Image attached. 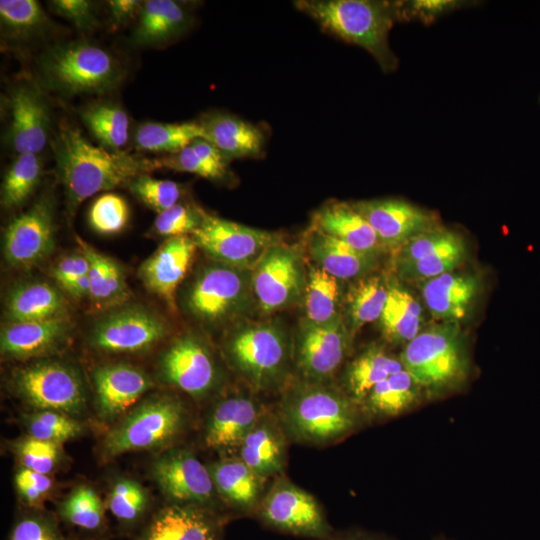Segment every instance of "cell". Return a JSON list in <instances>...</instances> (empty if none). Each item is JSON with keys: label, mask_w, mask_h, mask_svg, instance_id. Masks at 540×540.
<instances>
[{"label": "cell", "mask_w": 540, "mask_h": 540, "mask_svg": "<svg viewBox=\"0 0 540 540\" xmlns=\"http://www.w3.org/2000/svg\"><path fill=\"white\" fill-rule=\"evenodd\" d=\"M52 148L57 175L71 215L87 198L127 185L135 177L161 168L159 159L95 146L84 138L80 130L66 126L56 134Z\"/></svg>", "instance_id": "6da1fadb"}, {"label": "cell", "mask_w": 540, "mask_h": 540, "mask_svg": "<svg viewBox=\"0 0 540 540\" xmlns=\"http://www.w3.org/2000/svg\"><path fill=\"white\" fill-rule=\"evenodd\" d=\"M278 422L286 437L324 445L352 432L360 422L358 406L327 381L299 379L283 393Z\"/></svg>", "instance_id": "7a4b0ae2"}, {"label": "cell", "mask_w": 540, "mask_h": 540, "mask_svg": "<svg viewBox=\"0 0 540 540\" xmlns=\"http://www.w3.org/2000/svg\"><path fill=\"white\" fill-rule=\"evenodd\" d=\"M294 4L326 32L367 50L385 72L397 67L388 36L394 22L403 18L401 4L372 0H299Z\"/></svg>", "instance_id": "3957f363"}, {"label": "cell", "mask_w": 540, "mask_h": 540, "mask_svg": "<svg viewBox=\"0 0 540 540\" xmlns=\"http://www.w3.org/2000/svg\"><path fill=\"white\" fill-rule=\"evenodd\" d=\"M223 350L231 367L255 391L283 385L293 361V344L276 322L237 323L226 335Z\"/></svg>", "instance_id": "277c9868"}, {"label": "cell", "mask_w": 540, "mask_h": 540, "mask_svg": "<svg viewBox=\"0 0 540 540\" xmlns=\"http://www.w3.org/2000/svg\"><path fill=\"white\" fill-rule=\"evenodd\" d=\"M255 304L251 270L214 261L198 270L183 295L185 311L210 328L244 321Z\"/></svg>", "instance_id": "5b68a950"}, {"label": "cell", "mask_w": 540, "mask_h": 540, "mask_svg": "<svg viewBox=\"0 0 540 540\" xmlns=\"http://www.w3.org/2000/svg\"><path fill=\"white\" fill-rule=\"evenodd\" d=\"M39 66L44 85L65 95L104 93L123 77L111 53L84 40L50 47L41 55Z\"/></svg>", "instance_id": "8992f818"}, {"label": "cell", "mask_w": 540, "mask_h": 540, "mask_svg": "<svg viewBox=\"0 0 540 540\" xmlns=\"http://www.w3.org/2000/svg\"><path fill=\"white\" fill-rule=\"evenodd\" d=\"M400 360L421 388L438 390L466 373L468 358L458 323L441 322L408 342Z\"/></svg>", "instance_id": "52a82bcc"}, {"label": "cell", "mask_w": 540, "mask_h": 540, "mask_svg": "<svg viewBox=\"0 0 540 540\" xmlns=\"http://www.w3.org/2000/svg\"><path fill=\"white\" fill-rule=\"evenodd\" d=\"M185 420L181 401L169 395H156L133 408L105 436L103 454L107 458L126 452L165 446L180 432Z\"/></svg>", "instance_id": "ba28073f"}, {"label": "cell", "mask_w": 540, "mask_h": 540, "mask_svg": "<svg viewBox=\"0 0 540 540\" xmlns=\"http://www.w3.org/2000/svg\"><path fill=\"white\" fill-rule=\"evenodd\" d=\"M11 386L21 400L36 410L74 417L87 406V390L81 374L64 362L38 360L18 368L12 374Z\"/></svg>", "instance_id": "9c48e42d"}, {"label": "cell", "mask_w": 540, "mask_h": 540, "mask_svg": "<svg viewBox=\"0 0 540 540\" xmlns=\"http://www.w3.org/2000/svg\"><path fill=\"white\" fill-rule=\"evenodd\" d=\"M168 333V323L161 315L143 305L125 304L96 321L88 342L103 353H141L156 346Z\"/></svg>", "instance_id": "30bf717a"}, {"label": "cell", "mask_w": 540, "mask_h": 540, "mask_svg": "<svg viewBox=\"0 0 540 540\" xmlns=\"http://www.w3.org/2000/svg\"><path fill=\"white\" fill-rule=\"evenodd\" d=\"M191 237L212 261L251 271L272 246L282 241L277 233L207 213Z\"/></svg>", "instance_id": "8fae6325"}, {"label": "cell", "mask_w": 540, "mask_h": 540, "mask_svg": "<svg viewBox=\"0 0 540 540\" xmlns=\"http://www.w3.org/2000/svg\"><path fill=\"white\" fill-rule=\"evenodd\" d=\"M259 309L271 314L296 304L304 296L307 273L299 248L282 241L272 246L251 271Z\"/></svg>", "instance_id": "7c38bea8"}, {"label": "cell", "mask_w": 540, "mask_h": 540, "mask_svg": "<svg viewBox=\"0 0 540 540\" xmlns=\"http://www.w3.org/2000/svg\"><path fill=\"white\" fill-rule=\"evenodd\" d=\"M161 380L194 398L212 393L222 372L210 346L200 335L186 332L175 338L159 358Z\"/></svg>", "instance_id": "4fadbf2b"}, {"label": "cell", "mask_w": 540, "mask_h": 540, "mask_svg": "<svg viewBox=\"0 0 540 540\" xmlns=\"http://www.w3.org/2000/svg\"><path fill=\"white\" fill-rule=\"evenodd\" d=\"M351 331L341 314L325 323L300 324L293 344V361L301 379L327 381L348 354Z\"/></svg>", "instance_id": "5bb4252c"}, {"label": "cell", "mask_w": 540, "mask_h": 540, "mask_svg": "<svg viewBox=\"0 0 540 540\" xmlns=\"http://www.w3.org/2000/svg\"><path fill=\"white\" fill-rule=\"evenodd\" d=\"M54 247V203L50 196L41 197L5 229L3 256L11 268L31 270L45 261Z\"/></svg>", "instance_id": "9a60e30c"}, {"label": "cell", "mask_w": 540, "mask_h": 540, "mask_svg": "<svg viewBox=\"0 0 540 540\" xmlns=\"http://www.w3.org/2000/svg\"><path fill=\"white\" fill-rule=\"evenodd\" d=\"M269 527L298 536L327 539L331 526L316 499L287 480L276 481L259 506Z\"/></svg>", "instance_id": "2e32d148"}, {"label": "cell", "mask_w": 540, "mask_h": 540, "mask_svg": "<svg viewBox=\"0 0 540 540\" xmlns=\"http://www.w3.org/2000/svg\"><path fill=\"white\" fill-rule=\"evenodd\" d=\"M151 474L160 490L174 503L203 506L214 494L209 468L186 449L169 450L152 463Z\"/></svg>", "instance_id": "e0dca14e"}, {"label": "cell", "mask_w": 540, "mask_h": 540, "mask_svg": "<svg viewBox=\"0 0 540 540\" xmlns=\"http://www.w3.org/2000/svg\"><path fill=\"white\" fill-rule=\"evenodd\" d=\"M352 205L385 248H400L414 237L438 227L433 213L402 199L363 200Z\"/></svg>", "instance_id": "ac0fdd59"}, {"label": "cell", "mask_w": 540, "mask_h": 540, "mask_svg": "<svg viewBox=\"0 0 540 540\" xmlns=\"http://www.w3.org/2000/svg\"><path fill=\"white\" fill-rule=\"evenodd\" d=\"M197 245L191 236L167 238L138 269L144 287L176 311V293L185 278Z\"/></svg>", "instance_id": "d6986e66"}, {"label": "cell", "mask_w": 540, "mask_h": 540, "mask_svg": "<svg viewBox=\"0 0 540 540\" xmlns=\"http://www.w3.org/2000/svg\"><path fill=\"white\" fill-rule=\"evenodd\" d=\"M92 381L97 414L106 421L126 412L154 385L144 370L125 362L96 367Z\"/></svg>", "instance_id": "ffe728a7"}, {"label": "cell", "mask_w": 540, "mask_h": 540, "mask_svg": "<svg viewBox=\"0 0 540 540\" xmlns=\"http://www.w3.org/2000/svg\"><path fill=\"white\" fill-rule=\"evenodd\" d=\"M11 124L9 142L18 154H38L44 149L49 134V110L36 88L21 85L10 92Z\"/></svg>", "instance_id": "44dd1931"}, {"label": "cell", "mask_w": 540, "mask_h": 540, "mask_svg": "<svg viewBox=\"0 0 540 540\" xmlns=\"http://www.w3.org/2000/svg\"><path fill=\"white\" fill-rule=\"evenodd\" d=\"M68 318L6 323L1 330V355L6 359L40 358L58 351L68 341Z\"/></svg>", "instance_id": "7402d4cb"}, {"label": "cell", "mask_w": 540, "mask_h": 540, "mask_svg": "<svg viewBox=\"0 0 540 540\" xmlns=\"http://www.w3.org/2000/svg\"><path fill=\"white\" fill-rule=\"evenodd\" d=\"M262 417L261 404L250 394L234 393L219 400L206 420L204 442L208 448L239 446Z\"/></svg>", "instance_id": "603a6c76"}, {"label": "cell", "mask_w": 540, "mask_h": 540, "mask_svg": "<svg viewBox=\"0 0 540 540\" xmlns=\"http://www.w3.org/2000/svg\"><path fill=\"white\" fill-rule=\"evenodd\" d=\"M221 522L203 506L173 503L152 518L138 540H219Z\"/></svg>", "instance_id": "cb8c5ba5"}, {"label": "cell", "mask_w": 540, "mask_h": 540, "mask_svg": "<svg viewBox=\"0 0 540 540\" xmlns=\"http://www.w3.org/2000/svg\"><path fill=\"white\" fill-rule=\"evenodd\" d=\"M476 276L448 272L421 282L426 307L441 322L459 323L463 320L478 292Z\"/></svg>", "instance_id": "d4e9b609"}, {"label": "cell", "mask_w": 540, "mask_h": 540, "mask_svg": "<svg viewBox=\"0 0 540 540\" xmlns=\"http://www.w3.org/2000/svg\"><path fill=\"white\" fill-rule=\"evenodd\" d=\"M311 229L334 237L362 252L378 255L385 248L373 228L352 203H326L313 215Z\"/></svg>", "instance_id": "484cf974"}, {"label": "cell", "mask_w": 540, "mask_h": 540, "mask_svg": "<svg viewBox=\"0 0 540 540\" xmlns=\"http://www.w3.org/2000/svg\"><path fill=\"white\" fill-rule=\"evenodd\" d=\"M66 299L45 281H25L15 285L5 301L7 323L68 318Z\"/></svg>", "instance_id": "4316f807"}, {"label": "cell", "mask_w": 540, "mask_h": 540, "mask_svg": "<svg viewBox=\"0 0 540 540\" xmlns=\"http://www.w3.org/2000/svg\"><path fill=\"white\" fill-rule=\"evenodd\" d=\"M308 253L315 265L338 280L359 279L371 273L377 254L359 251L348 244L310 229Z\"/></svg>", "instance_id": "83f0119b"}, {"label": "cell", "mask_w": 540, "mask_h": 540, "mask_svg": "<svg viewBox=\"0 0 540 540\" xmlns=\"http://www.w3.org/2000/svg\"><path fill=\"white\" fill-rule=\"evenodd\" d=\"M286 435L279 422L262 415L239 447V458L262 480L282 471Z\"/></svg>", "instance_id": "f1b7e54d"}, {"label": "cell", "mask_w": 540, "mask_h": 540, "mask_svg": "<svg viewBox=\"0 0 540 540\" xmlns=\"http://www.w3.org/2000/svg\"><path fill=\"white\" fill-rule=\"evenodd\" d=\"M204 139L230 159L256 157L263 150L264 134L257 126L231 114L212 113L200 122Z\"/></svg>", "instance_id": "f546056e"}, {"label": "cell", "mask_w": 540, "mask_h": 540, "mask_svg": "<svg viewBox=\"0 0 540 540\" xmlns=\"http://www.w3.org/2000/svg\"><path fill=\"white\" fill-rule=\"evenodd\" d=\"M80 250L89 261L90 295L94 310L107 312L127 304L131 290L122 267L111 257L77 238Z\"/></svg>", "instance_id": "4dcf8cb0"}, {"label": "cell", "mask_w": 540, "mask_h": 540, "mask_svg": "<svg viewBox=\"0 0 540 540\" xmlns=\"http://www.w3.org/2000/svg\"><path fill=\"white\" fill-rule=\"evenodd\" d=\"M403 369L400 358L390 354L381 345H371L346 367L344 391L360 406L377 384Z\"/></svg>", "instance_id": "1f68e13d"}, {"label": "cell", "mask_w": 540, "mask_h": 540, "mask_svg": "<svg viewBox=\"0 0 540 540\" xmlns=\"http://www.w3.org/2000/svg\"><path fill=\"white\" fill-rule=\"evenodd\" d=\"M189 21L187 11L175 1H145L132 34V42L136 45L164 43L180 35Z\"/></svg>", "instance_id": "d6a6232c"}, {"label": "cell", "mask_w": 540, "mask_h": 540, "mask_svg": "<svg viewBox=\"0 0 540 540\" xmlns=\"http://www.w3.org/2000/svg\"><path fill=\"white\" fill-rule=\"evenodd\" d=\"M208 468L215 489L229 504L243 511L255 507L262 479L240 458L220 460Z\"/></svg>", "instance_id": "836d02e7"}, {"label": "cell", "mask_w": 540, "mask_h": 540, "mask_svg": "<svg viewBox=\"0 0 540 540\" xmlns=\"http://www.w3.org/2000/svg\"><path fill=\"white\" fill-rule=\"evenodd\" d=\"M379 322L388 341L407 344L422 331V306L407 289L390 284Z\"/></svg>", "instance_id": "e575fe53"}, {"label": "cell", "mask_w": 540, "mask_h": 540, "mask_svg": "<svg viewBox=\"0 0 540 540\" xmlns=\"http://www.w3.org/2000/svg\"><path fill=\"white\" fill-rule=\"evenodd\" d=\"M389 285L381 275H367L357 279L345 297L347 326L351 333L367 323L380 319L384 310Z\"/></svg>", "instance_id": "d590c367"}, {"label": "cell", "mask_w": 540, "mask_h": 540, "mask_svg": "<svg viewBox=\"0 0 540 540\" xmlns=\"http://www.w3.org/2000/svg\"><path fill=\"white\" fill-rule=\"evenodd\" d=\"M420 388L414 378L403 369L377 384L360 406L373 417L396 416L416 402Z\"/></svg>", "instance_id": "8d00e7d4"}, {"label": "cell", "mask_w": 540, "mask_h": 540, "mask_svg": "<svg viewBox=\"0 0 540 540\" xmlns=\"http://www.w3.org/2000/svg\"><path fill=\"white\" fill-rule=\"evenodd\" d=\"M197 138H204L200 123L147 122L136 129L134 144L141 151L172 154L190 145Z\"/></svg>", "instance_id": "74e56055"}, {"label": "cell", "mask_w": 540, "mask_h": 540, "mask_svg": "<svg viewBox=\"0 0 540 540\" xmlns=\"http://www.w3.org/2000/svg\"><path fill=\"white\" fill-rule=\"evenodd\" d=\"M339 281L319 266L315 264L309 266L303 296L306 320L325 323L340 314Z\"/></svg>", "instance_id": "f35d334b"}, {"label": "cell", "mask_w": 540, "mask_h": 540, "mask_svg": "<svg viewBox=\"0 0 540 540\" xmlns=\"http://www.w3.org/2000/svg\"><path fill=\"white\" fill-rule=\"evenodd\" d=\"M81 118L90 132L110 150H120L129 138V118L119 106L96 103L85 107Z\"/></svg>", "instance_id": "ab89813d"}, {"label": "cell", "mask_w": 540, "mask_h": 540, "mask_svg": "<svg viewBox=\"0 0 540 540\" xmlns=\"http://www.w3.org/2000/svg\"><path fill=\"white\" fill-rule=\"evenodd\" d=\"M2 31L10 39L27 40L45 31L49 19L35 0H1Z\"/></svg>", "instance_id": "60d3db41"}, {"label": "cell", "mask_w": 540, "mask_h": 540, "mask_svg": "<svg viewBox=\"0 0 540 540\" xmlns=\"http://www.w3.org/2000/svg\"><path fill=\"white\" fill-rule=\"evenodd\" d=\"M41 177L37 154H18L1 185V205L6 209L22 205L33 193Z\"/></svg>", "instance_id": "b9f144b4"}, {"label": "cell", "mask_w": 540, "mask_h": 540, "mask_svg": "<svg viewBox=\"0 0 540 540\" xmlns=\"http://www.w3.org/2000/svg\"><path fill=\"white\" fill-rule=\"evenodd\" d=\"M59 514L67 523L86 531H97L103 527L105 506L96 491L81 485L65 498Z\"/></svg>", "instance_id": "7bdbcfd3"}, {"label": "cell", "mask_w": 540, "mask_h": 540, "mask_svg": "<svg viewBox=\"0 0 540 540\" xmlns=\"http://www.w3.org/2000/svg\"><path fill=\"white\" fill-rule=\"evenodd\" d=\"M466 255V245L461 238L457 242L416 261L398 264L396 269L405 280L425 281L452 272Z\"/></svg>", "instance_id": "ee69618b"}, {"label": "cell", "mask_w": 540, "mask_h": 540, "mask_svg": "<svg viewBox=\"0 0 540 540\" xmlns=\"http://www.w3.org/2000/svg\"><path fill=\"white\" fill-rule=\"evenodd\" d=\"M23 424L28 436L60 445L83 432L82 425L74 417L50 410L27 414Z\"/></svg>", "instance_id": "f6af8a7d"}, {"label": "cell", "mask_w": 540, "mask_h": 540, "mask_svg": "<svg viewBox=\"0 0 540 540\" xmlns=\"http://www.w3.org/2000/svg\"><path fill=\"white\" fill-rule=\"evenodd\" d=\"M149 504L146 489L137 481L121 478L112 486L108 508L121 523L132 525L144 516Z\"/></svg>", "instance_id": "bcb514c9"}, {"label": "cell", "mask_w": 540, "mask_h": 540, "mask_svg": "<svg viewBox=\"0 0 540 540\" xmlns=\"http://www.w3.org/2000/svg\"><path fill=\"white\" fill-rule=\"evenodd\" d=\"M129 218L127 201L115 193H105L97 197L88 212L89 225L101 235L120 233L126 228Z\"/></svg>", "instance_id": "7dc6e473"}, {"label": "cell", "mask_w": 540, "mask_h": 540, "mask_svg": "<svg viewBox=\"0 0 540 540\" xmlns=\"http://www.w3.org/2000/svg\"><path fill=\"white\" fill-rule=\"evenodd\" d=\"M127 187L135 197L158 214L177 204L182 193L178 183L156 179L148 174L135 177Z\"/></svg>", "instance_id": "c3c4849f"}, {"label": "cell", "mask_w": 540, "mask_h": 540, "mask_svg": "<svg viewBox=\"0 0 540 540\" xmlns=\"http://www.w3.org/2000/svg\"><path fill=\"white\" fill-rule=\"evenodd\" d=\"M205 214L206 212L197 206L178 202L157 215L152 230L166 239L191 236L202 224Z\"/></svg>", "instance_id": "681fc988"}, {"label": "cell", "mask_w": 540, "mask_h": 540, "mask_svg": "<svg viewBox=\"0 0 540 540\" xmlns=\"http://www.w3.org/2000/svg\"><path fill=\"white\" fill-rule=\"evenodd\" d=\"M60 446L27 436L16 444L15 449L24 468L48 475L59 462Z\"/></svg>", "instance_id": "f907efd6"}, {"label": "cell", "mask_w": 540, "mask_h": 540, "mask_svg": "<svg viewBox=\"0 0 540 540\" xmlns=\"http://www.w3.org/2000/svg\"><path fill=\"white\" fill-rule=\"evenodd\" d=\"M462 236L454 231L436 227L409 240L399 248L396 265L424 258L460 240Z\"/></svg>", "instance_id": "816d5d0a"}, {"label": "cell", "mask_w": 540, "mask_h": 540, "mask_svg": "<svg viewBox=\"0 0 540 540\" xmlns=\"http://www.w3.org/2000/svg\"><path fill=\"white\" fill-rule=\"evenodd\" d=\"M8 540H67L49 516L33 513L22 516L13 525Z\"/></svg>", "instance_id": "f5cc1de1"}, {"label": "cell", "mask_w": 540, "mask_h": 540, "mask_svg": "<svg viewBox=\"0 0 540 540\" xmlns=\"http://www.w3.org/2000/svg\"><path fill=\"white\" fill-rule=\"evenodd\" d=\"M159 163L161 168L192 173L211 180H220L217 173L197 154L191 144L176 153L160 158Z\"/></svg>", "instance_id": "db71d44e"}, {"label": "cell", "mask_w": 540, "mask_h": 540, "mask_svg": "<svg viewBox=\"0 0 540 540\" xmlns=\"http://www.w3.org/2000/svg\"><path fill=\"white\" fill-rule=\"evenodd\" d=\"M53 12L70 21L77 29L88 31L97 24L94 6L87 0H53L48 2Z\"/></svg>", "instance_id": "11a10c76"}, {"label": "cell", "mask_w": 540, "mask_h": 540, "mask_svg": "<svg viewBox=\"0 0 540 540\" xmlns=\"http://www.w3.org/2000/svg\"><path fill=\"white\" fill-rule=\"evenodd\" d=\"M14 482L21 499L28 505H37L52 489L48 475L24 467L18 470Z\"/></svg>", "instance_id": "9f6ffc18"}, {"label": "cell", "mask_w": 540, "mask_h": 540, "mask_svg": "<svg viewBox=\"0 0 540 540\" xmlns=\"http://www.w3.org/2000/svg\"><path fill=\"white\" fill-rule=\"evenodd\" d=\"M51 273L53 279L63 290L69 284L88 275V258L81 250L78 253L65 255L54 264Z\"/></svg>", "instance_id": "6f0895ef"}, {"label": "cell", "mask_w": 540, "mask_h": 540, "mask_svg": "<svg viewBox=\"0 0 540 540\" xmlns=\"http://www.w3.org/2000/svg\"><path fill=\"white\" fill-rule=\"evenodd\" d=\"M456 2L454 1H413L408 5V9L401 4L402 16L409 15L419 16L423 20H431L440 13L446 12L454 8Z\"/></svg>", "instance_id": "680465c9"}, {"label": "cell", "mask_w": 540, "mask_h": 540, "mask_svg": "<svg viewBox=\"0 0 540 540\" xmlns=\"http://www.w3.org/2000/svg\"><path fill=\"white\" fill-rule=\"evenodd\" d=\"M108 6L112 23L119 26L140 13L142 2L138 0H111L108 2Z\"/></svg>", "instance_id": "91938a15"}, {"label": "cell", "mask_w": 540, "mask_h": 540, "mask_svg": "<svg viewBox=\"0 0 540 540\" xmlns=\"http://www.w3.org/2000/svg\"><path fill=\"white\" fill-rule=\"evenodd\" d=\"M89 274V273H88ZM69 296L74 299L88 298L90 295V280L89 276H83L63 289Z\"/></svg>", "instance_id": "94428289"}, {"label": "cell", "mask_w": 540, "mask_h": 540, "mask_svg": "<svg viewBox=\"0 0 540 540\" xmlns=\"http://www.w3.org/2000/svg\"><path fill=\"white\" fill-rule=\"evenodd\" d=\"M328 540H380L379 538L369 535L366 533L361 532H353V533H346L342 535L337 536H330L327 538Z\"/></svg>", "instance_id": "6125c7cd"}, {"label": "cell", "mask_w": 540, "mask_h": 540, "mask_svg": "<svg viewBox=\"0 0 540 540\" xmlns=\"http://www.w3.org/2000/svg\"><path fill=\"white\" fill-rule=\"evenodd\" d=\"M539 102H540V96H539Z\"/></svg>", "instance_id": "be15d7a7"}]
</instances>
